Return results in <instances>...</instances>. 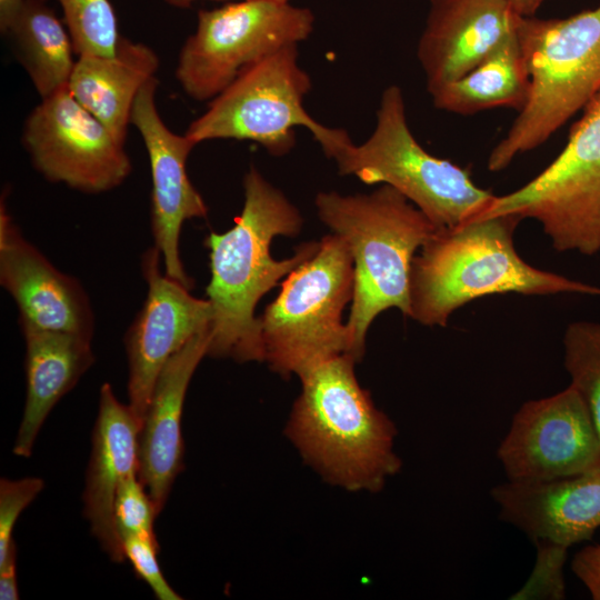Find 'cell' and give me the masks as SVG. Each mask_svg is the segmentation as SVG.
<instances>
[{
  "instance_id": "ac0fdd59",
  "label": "cell",
  "mask_w": 600,
  "mask_h": 600,
  "mask_svg": "<svg viewBox=\"0 0 600 600\" xmlns=\"http://www.w3.org/2000/svg\"><path fill=\"white\" fill-rule=\"evenodd\" d=\"M210 329L189 340L164 364L154 383L139 436V477L157 514L183 469L182 413L186 393L200 361L208 356Z\"/></svg>"
},
{
  "instance_id": "44dd1931",
  "label": "cell",
  "mask_w": 600,
  "mask_h": 600,
  "mask_svg": "<svg viewBox=\"0 0 600 600\" xmlns=\"http://www.w3.org/2000/svg\"><path fill=\"white\" fill-rule=\"evenodd\" d=\"M158 67L159 58L150 47L121 36L112 56L78 57L68 89L124 143L134 100Z\"/></svg>"
},
{
  "instance_id": "2e32d148",
  "label": "cell",
  "mask_w": 600,
  "mask_h": 600,
  "mask_svg": "<svg viewBox=\"0 0 600 600\" xmlns=\"http://www.w3.org/2000/svg\"><path fill=\"white\" fill-rule=\"evenodd\" d=\"M507 0H430L417 56L428 92L452 82L518 32Z\"/></svg>"
},
{
  "instance_id": "d6a6232c",
  "label": "cell",
  "mask_w": 600,
  "mask_h": 600,
  "mask_svg": "<svg viewBox=\"0 0 600 600\" xmlns=\"http://www.w3.org/2000/svg\"><path fill=\"white\" fill-rule=\"evenodd\" d=\"M521 17H532L544 0H507Z\"/></svg>"
},
{
  "instance_id": "3957f363",
  "label": "cell",
  "mask_w": 600,
  "mask_h": 600,
  "mask_svg": "<svg viewBox=\"0 0 600 600\" xmlns=\"http://www.w3.org/2000/svg\"><path fill=\"white\" fill-rule=\"evenodd\" d=\"M521 220L498 214L437 230L412 261L409 318L446 327L457 309L496 293L600 296V287L526 262L513 242Z\"/></svg>"
},
{
  "instance_id": "7a4b0ae2",
  "label": "cell",
  "mask_w": 600,
  "mask_h": 600,
  "mask_svg": "<svg viewBox=\"0 0 600 600\" xmlns=\"http://www.w3.org/2000/svg\"><path fill=\"white\" fill-rule=\"evenodd\" d=\"M357 362L343 353L301 376L284 433L328 483L350 492H378L401 468L397 428L359 384Z\"/></svg>"
},
{
  "instance_id": "836d02e7",
  "label": "cell",
  "mask_w": 600,
  "mask_h": 600,
  "mask_svg": "<svg viewBox=\"0 0 600 600\" xmlns=\"http://www.w3.org/2000/svg\"><path fill=\"white\" fill-rule=\"evenodd\" d=\"M169 6L176 8H188L197 0H163ZM221 1V0H218ZM238 1H274V2H290L291 0H238Z\"/></svg>"
},
{
  "instance_id": "5bb4252c",
  "label": "cell",
  "mask_w": 600,
  "mask_h": 600,
  "mask_svg": "<svg viewBox=\"0 0 600 600\" xmlns=\"http://www.w3.org/2000/svg\"><path fill=\"white\" fill-rule=\"evenodd\" d=\"M158 80H148L140 89L130 122L146 146L151 170V231L168 277L192 289L180 259L179 239L183 223L206 218L208 207L187 173V159L197 146L186 134L171 131L160 117L156 103Z\"/></svg>"
},
{
  "instance_id": "6da1fadb",
  "label": "cell",
  "mask_w": 600,
  "mask_h": 600,
  "mask_svg": "<svg viewBox=\"0 0 600 600\" xmlns=\"http://www.w3.org/2000/svg\"><path fill=\"white\" fill-rule=\"evenodd\" d=\"M243 194L234 226L223 233L211 232L206 239L211 273L207 300L212 309L208 356L262 362L257 303L281 278L313 256L319 242L298 246L291 258L273 259V238L298 234L303 223L301 213L253 166L243 177Z\"/></svg>"
},
{
  "instance_id": "7402d4cb",
  "label": "cell",
  "mask_w": 600,
  "mask_h": 600,
  "mask_svg": "<svg viewBox=\"0 0 600 600\" xmlns=\"http://www.w3.org/2000/svg\"><path fill=\"white\" fill-rule=\"evenodd\" d=\"M530 80L518 32L459 79L430 92L433 106L457 114L524 107Z\"/></svg>"
},
{
  "instance_id": "9c48e42d",
  "label": "cell",
  "mask_w": 600,
  "mask_h": 600,
  "mask_svg": "<svg viewBox=\"0 0 600 600\" xmlns=\"http://www.w3.org/2000/svg\"><path fill=\"white\" fill-rule=\"evenodd\" d=\"M313 26L312 11L290 2L237 1L199 10L176 78L190 98L210 101L249 67L306 41Z\"/></svg>"
},
{
  "instance_id": "cb8c5ba5",
  "label": "cell",
  "mask_w": 600,
  "mask_h": 600,
  "mask_svg": "<svg viewBox=\"0 0 600 600\" xmlns=\"http://www.w3.org/2000/svg\"><path fill=\"white\" fill-rule=\"evenodd\" d=\"M564 367L600 437V322L576 321L563 334Z\"/></svg>"
},
{
  "instance_id": "5b68a950",
  "label": "cell",
  "mask_w": 600,
  "mask_h": 600,
  "mask_svg": "<svg viewBox=\"0 0 600 600\" xmlns=\"http://www.w3.org/2000/svg\"><path fill=\"white\" fill-rule=\"evenodd\" d=\"M518 38L529 97L490 152V171L546 142L600 93V6L564 19L522 17Z\"/></svg>"
},
{
  "instance_id": "4fadbf2b",
  "label": "cell",
  "mask_w": 600,
  "mask_h": 600,
  "mask_svg": "<svg viewBox=\"0 0 600 600\" xmlns=\"http://www.w3.org/2000/svg\"><path fill=\"white\" fill-rule=\"evenodd\" d=\"M153 246L141 257L148 290L144 303L127 331L129 406L140 426L158 376L167 361L198 333L210 329L212 309L190 289L161 271Z\"/></svg>"
},
{
  "instance_id": "277c9868",
  "label": "cell",
  "mask_w": 600,
  "mask_h": 600,
  "mask_svg": "<svg viewBox=\"0 0 600 600\" xmlns=\"http://www.w3.org/2000/svg\"><path fill=\"white\" fill-rule=\"evenodd\" d=\"M314 203L320 220L347 242L353 259V298L346 326L350 354L359 362L378 314L397 308L410 317L412 261L439 229L388 184L370 193L319 192Z\"/></svg>"
},
{
  "instance_id": "603a6c76",
  "label": "cell",
  "mask_w": 600,
  "mask_h": 600,
  "mask_svg": "<svg viewBox=\"0 0 600 600\" xmlns=\"http://www.w3.org/2000/svg\"><path fill=\"white\" fill-rule=\"evenodd\" d=\"M6 34L41 99L68 87L77 61L73 42L44 0H24Z\"/></svg>"
},
{
  "instance_id": "8fae6325",
  "label": "cell",
  "mask_w": 600,
  "mask_h": 600,
  "mask_svg": "<svg viewBox=\"0 0 600 600\" xmlns=\"http://www.w3.org/2000/svg\"><path fill=\"white\" fill-rule=\"evenodd\" d=\"M33 167L48 181L84 193L119 187L131 173V160L111 131L83 108L68 87L32 109L21 136Z\"/></svg>"
},
{
  "instance_id": "f1b7e54d",
  "label": "cell",
  "mask_w": 600,
  "mask_h": 600,
  "mask_svg": "<svg viewBox=\"0 0 600 600\" xmlns=\"http://www.w3.org/2000/svg\"><path fill=\"white\" fill-rule=\"evenodd\" d=\"M126 559L139 579H142L159 600H181L161 572L157 553L158 541L136 534H121Z\"/></svg>"
},
{
  "instance_id": "ba28073f",
  "label": "cell",
  "mask_w": 600,
  "mask_h": 600,
  "mask_svg": "<svg viewBox=\"0 0 600 600\" xmlns=\"http://www.w3.org/2000/svg\"><path fill=\"white\" fill-rule=\"evenodd\" d=\"M312 82L300 66L298 46L283 48L249 67L186 131L194 143L216 139L249 140L281 157L296 144L303 127L324 146L337 128L323 126L303 106Z\"/></svg>"
},
{
  "instance_id": "1f68e13d",
  "label": "cell",
  "mask_w": 600,
  "mask_h": 600,
  "mask_svg": "<svg viewBox=\"0 0 600 600\" xmlns=\"http://www.w3.org/2000/svg\"><path fill=\"white\" fill-rule=\"evenodd\" d=\"M24 0H0V30L7 33Z\"/></svg>"
},
{
  "instance_id": "30bf717a",
  "label": "cell",
  "mask_w": 600,
  "mask_h": 600,
  "mask_svg": "<svg viewBox=\"0 0 600 600\" xmlns=\"http://www.w3.org/2000/svg\"><path fill=\"white\" fill-rule=\"evenodd\" d=\"M583 110L558 157L521 188L494 196L482 218H531L557 251H600V93Z\"/></svg>"
},
{
  "instance_id": "d6986e66",
  "label": "cell",
  "mask_w": 600,
  "mask_h": 600,
  "mask_svg": "<svg viewBox=\"0 0 600 600\" xmlns=\"http://www.w3.org/2000/svg\"><path fill=\"white\" fill-rule=\"evenodd\" d=\"M140 429L130 406L117 399L110 383H103L82 499L92 536L114 562L126 560L114 521V500L122 482L139 473Z\"/></svg>"
},
{
  "instance_id": "4dcf8cb0",
  "label": "cell",
  "mask_w": 600,
  "mask_h": 600,
  "mask_svg": "<svg viewBox=\"0 0 600 600\" xmlns=\"http://www.w3.org/2000/svg\"><path fill=\"white\" fill-rule=\"evenodd\" d=\"M17 550L13 548L9 554L0 562V599L17 600L19 599L17 569H16Z\"/></svg>"
},
{
  "instance_id": "7c38bea8",
  "label": "cell",
  "mask_w": 600,
  "mask_h": 600,
  "mask_svg": "<svg viewBox=\"0 0 600 600\" xmlns=\"http://www.w3.org/2000/svg\"><path fill=\"white\" fill-rule=\"evenodd\" d=\"M497 456L510 481H546L600 469V437L581 394L564 390L524 402Z\"/></svg>"
},
{
  "instance_id": "484cf974",
  "label": "cell",
  "mask_w": 600,
  "mask_h": 600,
  "mask_svg": "<svg viewBox=\"0 0 600 600\" xmlns=\"http://www.w3.org/2000/svg\"><path fill=\"white\" fill-rule=\"evenodd\" d=\"M534 544L537 547V558L531 574L510 599H564L563 566L569 548L546 540L534 541Z\"/></svg>"
},
{
  "instance_id": "52a82bcc",
  "label": "cell",
  "mask_w": 600,
  "mask_h": 600,
  "mask_svg": "<svg viewBox=\"0 0 600 600\" xmlns=\"http://www.w3.org/2000/svg\"><path fill=\"white\" fill-rule=\"evenodd\" d=\"M353 259L347 242L331 233L283 280L259 317L264 360L282 377H301L318 364L350 353L342 312L352 301Z\"/></svg>"
},
{
  "instance_id": "d4e9b609",
  "label": "cell",
  "mask_w": 600,
  "mask_h": 600,
  "mask_svg": "<svg viewBox=\"0 0 600 600\" xmlns=\"http://www.w3.org/2000/svg\"><path fill=\"white\" fill-rule=\"evenodd\" d=\"M57 1L61 6L63 23L71 36L78 57L116 53L121 36L110 0Z\"/></svg>"
},
{
  "instance_id": "f546056e",
  "label": "cell",
  "mask_w": 600,
  "mask_h": 600,
  "mask_svg": "<svg viewBox=\"0 0 600 600\" xmlns=\"http://www.w3.org/2000/svg\"><path fill=\"white\" fill-rule=\"evenodd\" d=\"M571 569L592 599L600 600V544L587 546L572 560Z\"/></svg>"
},
{
  "instance_id": "e0dca14e",
  "label": "cell",
  "mask_w": 600,
  "mask_h": 600,
  "mask_svg": "<svg viewBox=\"0 0 600 600\" xmlns=\"http://www.w3.org/2000/svg\"><path fill=\"white\" fill-rule=\"evenodd\" d=\"M499 517L533 542L566 547L589 540L600 527V469L546 481H510L492 488Z\"/></svg>"
},
{
  "instance_id": "ffe728a7",
  "label": "cell",
  "mask_w": 600,
  "mask_h": 600,
  "mask_svg": "<svg viewBox=\"0 0 600 600\" xmlns=\"http://www.w3.org/2000/svg\"><path fill=\"white\" fill-rule=\"evenodd\" d=\"M26 341L27 397L13 453L28 458L53 407L93 364L92 339L80 334L20 326Z\"/></svg>"
},
{
  "instance_id": "83f0119b",
  "label": "cell",
  "mask_w": 600,
  "mask_h": 600,
  "mask_svg": "<svg viewBox=\"0 0 600 600\" xmlns=\"http://www.w3.org/2000/svg\"><path fill=\"white\" fill-rule=\"evenodd\" d=\"M41 478L28 477L19 480L2 478L0 481V562L16 548L12 538L14 524L21 512L42 491Z\"/></svg>"
},
{
  "instance_id": "4316f807",
  "label": "cell",
  "mask_w": 600,
  "mask_h": 600,
  "mask_svg": "<svg viewBox=\"0 0 600 600\" xmlns=\"http://www.w3.org/2000/svg\"><path fill=\"white\" fill-rule=\"evenodd\" d=\"M113 513L120 536L136 534L157 541L153 523L158 514L138 472L129 476L120 486Z\"/></svg>"
},
{
  "instance_id": "9a60e30c",
  "label": "cell",
  "mask_w": 600,
  "mask_h": 600,
  "mask_svg": "<svg viewBox=\"0 0 600 600\" xmlns=\"http://www.w3.org/2000/svg\"><path fill=\"white\" fill-rule=\"evenodd\" d=\"M0 284L19 309L20 326L93 338L94 313L82 284L57 269L0 203Z\"/></svg>"
},
{
  "instance_id": "8992f818",
  "label": "cell",
  "mask_w": 600,
  "mask_h": 600,
  "mask_svg": "<svg viewBox=\"0 0 600 600\" xmlns=\"http://www.w3.org/2000/svg\"><path fill=\"white\" fill-rule=\"evenodd\" d=\"M324 154L339 173L366 184H388L403 194L440 230L481 218L494 194L478 187L467 169L429 153L412 134L401 89L381 94L372 133L361 144L348 132Z\"/></svg>"
}]
</instances>
